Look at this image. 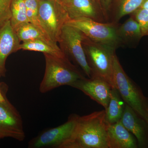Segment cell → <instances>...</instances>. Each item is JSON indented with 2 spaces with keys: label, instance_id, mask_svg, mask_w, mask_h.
Segmentation results:
<instances>
[{
  "label": "cell",
  "instance_id": "7",
  "mask_svg": "<svg viewBox=\"0 0 148 148\" xmlns=\"http://www.w3.org/2000/svg\"><path fill=\"white\" fill-rule=\"evenodd\" d=\"M83 33L79 29L66 24L62 29L59 43L66 55L71 56L88 78H90L92 75V71L88 63L83 47Z\"/></svg>",
  "mask_w": 148,
  "mask_h": 148
},
{
  "label": "cell",
  "instance_id": "8",
  "mask_svg": "<svg viewBox=\"0 0 148 148\" xmlns=\"http://www.w3.org/2000/svg\"><path fill=\"white\" fill-rule=\"evenodd\" d=\"M78 115H70L68 120L59 126L47 130L32 139L29 148H61L73 132Z\"/></svg>",
  "mask_w": 148,
  "mask_h": 148
},
{
  "label": "cell",
  "instance_id": "27",
  "mask_svg": "<svg viewBox=\"0 0 148 148\" xmlns=\"http://www.w3.org/2000/svg\"><path fill=\"white\" fill-rule=\"evenodd\" d=\"M58 1H60L64 6H66L69 3V0H58Z\"/></svg>",
  "mask_w": 148,
  "mask_h": 148
},
{
  "label": "cell",
  "instance_id": "19",
  "mask_svg": "<svg viewBox=\"0 0 148 148\" xmlns=\"http://www.w3.org/2000/svg\"><path fill=\"white\" fill-rule=\"evenodd\" d=\"M21 49L42 52L44 54H49L58 58H68L61 48L54 47L45 42L39 40L22 42L20 45Z\"/></svg>",
  "mask_w": 148,
  "mask_h": 148
},
{
  "label": "cell",
  "instance_id": "18",
  "mask_svg": "<svg viewBox=\"0 0 148 148\" xmlns=\"http://www.w3.org/2000/svg\"><path fill=\"white\" fill-rule=\"evenodd\" d=\"M125 103L115 88H112L108 107L105 109L106 120L109 124L120 121L124 112Z\"/></svg>",
  "mask_w": 148,
  "mask_h": 148
},
{
  "label": "cell",
  "instance_id": "21",
  "mask_svg": "<svg viewBox=\"0 0 148 148\" xmlns=\"http://www.w3.org/2000/svg\"><path fill=\"white\" fill-rule=\"evenodd\" d=\"M39 0H25L27 16L29 22L42 30L39 20Z\"/></svg>",
  "mask_w": 148,
  "mask_h": 148
},
{
  "label": "cell",
  "instance_id": "14",
  "mask_svg": "<svg viewBox=\"0 0 148 148\" xmlns=\"http://www.w3.org/2000/svg\"><path fill=\"white\" fill-rule=\"evenodd\" d=\"M108 140L109 148H137L138 142L120 121L108 124Z\"/></svg>",
  "mask_w": 148,
  "mask_h": 148
},
{
  "label": "cell",
  "instance_id": "30",
  "mask_svg": "<svg viewBox=\"0 0 148 148\" xmlns=\"http://www.w3.org/2000/svg\"><path fill=\"white\" fill-rule=\"evenodd\" d=\"M39 1H41V0H39Z\"/></svg>",
  "mask_w": 148,
  "mask_h": 148
},
{
  "label": "cell",
  "instance_id": "9",
  "mask_svg": "<svg viewBox=\"0 0 148 148\" xmlns=\"http://www.w3.org/2000/svg\"><path fill=\"white\" fill-rule=\"evenodd\" d=\"M5 138L19 141L25 138L21 115L7 99L0 103V139Z\"/></svg>",
  "mask_w": 148,
  "mask_h": 148
},
{
  "label": "cell",
  "instance_id": "10",
  "mask_svg": "<svg viewBox=\"0 0 148 148\" xmlns=\"http://www.w3.org/2000/svg\"><path fill=\"white\" fill-rule=\"evenodd\" d=\"M70 86L83 92L106 109L108 105L112 88L100 77H92L79 79Z\"/></svg>",
  "mask_w": 148,
  "mask_h": 148
},
{
  "label": "cell",
  "instance_id": "6",
  "mask_svg": "<svg viewBox=\"0 0 148 148\" xmlns=\"http://www.w3.org/2000/svg\"><path fill=\"white\" fill-rule=\"evenodd\" d=\"M67 24L75 27L95 42L116 49L122 47L117 35L119 23L101 22L86 17L70 19Z\"/></svg>",
  "mask_w": 148,
  "mask_h": 148
},
{
  "label": "cell",
  "instance_id": "13",
  "mask_svg": "<svg viewBox=\"0 0 148 148\" xmlns=\"http://www.w3.org/2000/svg\"><path fill=\"white\" fill-rule=\"evenodd\" d=\"M65 7L71 19L86 17L106 22L101 8L94 0H69Z\"/></svg>",
  "mask_w": 148,
  "mask_h": 148
},
{
  "label": "cell",
  "instance_id": "26",
  "mask_svg": "<svg viewBox=\"0 0 148 148\" xmlns=\"http://www.w3.org/2000/svg\"><path fill=\"white\" fill-rule=\"evenodd\" d=\"M140 8L145 9L148 11V0H145Z\"/></svg>",
  "mask_w": 148,
  "mask_h": 148
},
{
  "label": "cell",
  "instance_id": "5",
  "mask_svg": "<svg viewBox=\"0 0 148 148\" xmlns=\"http://www.w3.org/2000/svg\"><path fill=\"white\" fill-rule=\"evenodd\" d=\"M38 16L43 31L59 42L62 29L71 19L65 6L58 0L40 1Z\"/></svg>",
  "mask_w": 148,
  "mask_h": 148
},
{
  "label": "cell",
  "instance_id": "1",
  "mask_svg": "<svg viewBox=\"0 0 148 148\" xmlns=\"http://www.w3.org/2000/svg\"><path fill=\"white\" fill-rule=\"evenodd\" d=\"M105 110L79 116L73 132L61 148H109Z\"/></svg>",
  "mask_w": 148,
  "mask_h": 148
},
{
  "label": "cell",
  "instance_id": "2",
  "mask_svg": "<svg viewBox=\"0 0 148 148\" xmlns=\"http://www.w3.org/2000/svg\"><path fill=\"white\" fill-rule=\"evenodd\" d=\"M44 54L45 72L39 87L42 93L49 92L62 86H70L78 79L84 77L68 58H58L48 54Z\"/></svg>",
  "mask_w": 148,
  "mask_h": 148
},
{
  "label": "cell",
  "instance_id": "23",
  "mask_svg": "<svg viewBox=\"0 0 148 148\" xmlns=\"http://www.w3.org/2000/svg\"><path fill=\"white\" fill-rule=\"evenodd\" d=\"M12 1V0H0V27L10 20Z\"/></svg>",
  "mask_w": 148,
  "mask_h": 148
},
{
  "label": "cell",
  "instance_id": "3",
  "mask_svg": "<svg viewBox=\"0 0 148 148\" xmlns=\"http://www.w3.org/2000/svg\"><path fill=\"white\" fill-rule=\"evenodd\" d=\"M113 80L114 88L125 104L148 124V98L124 71L116 52L113 56Z\"/></svg>",
  "mask_w": 148,
  "mask_h": 148
},
{
  "label": "cell",
  "instance_id": "24",
  "mask_svg": "<svg viewBox=\"0 0 148 148\" xmlns=\"http://www.w3.org/2000/svg\"><path fill=\"white\" fill-rule=\"evenodd\" d=\"M113 0H98L99 5L103 14L106 22L108 21L109 14Z\"/></svg>",
  "mask_w": 148,
  "mask_h": 148
},
{
  "label": "cell",
  "instance_id": "16",
  "mask_svg": "<svg viewBox=\"0 0 148 148\" xmlns=\"http://www.w3.org/2000/svg\"><path fill=\"white\" fill-rule=\"evenodd\" d=\"M145 0H113L109 12L108 21L119 22L123 16L130 14L140 8Z\"/></svg>",
  "mask_w": 148,
  "mask_h": 148
},
{
  "label": "cell",
  "instance_id": "20",
  "mask_svg": "<svg viewBox=\"0 0 148 148\" xmlns=\"http://www.w3.org/2000/svg\"><path fill=\"white\" fill-rule=\"evenodd\" d=\"M10 11L11 24L14 30L21 24L29 22L27 16L25 0H12Z\"/></svg>",
  "mask_w": 148,
  "mask_h": 148
},
{
  "label": "cell",
  "instance_id": "11",
  "mask_svg": "<svg viewBox=\"0 0 148 148\" xmlns=\"http://www.w3.org/2000/svg\"><path fill=\"white\" fill-rule=\"evenodd\" d=\"M120 121L135 136L138 147L148 148V123L127 104Z\"/></svg>",
  "mask_w": 148,
  "mask_h": 148
},
{
  "label": "cell",
  "instance_id": "17",
  "mask_svg": "<svg viewBox=\"0 0 148 148\" xmlns=\"http://www.w3.org/2000/svg\"><path fill=\"white\" fill-rule=\"evenodd\" d=\"M20 42L39 40L49 44L54 47H59L47 34L41 29L28 22L21 24L14 30Z\"/></svg>",
  "mask_w": 148,
  "mask_h": 148
},
{
  "label": "cell",
  "instance_id": "4",
  "mask_svg": "<svg viewBox=\"0 0 148 148\" xmlns=\"http://www.w3.org/2000/svg\"><path fill=\"white\" fill-rule=\"evenodd\" d=\"M82 46L92 71L91 77L101 78L114 88L113 56L116 49L95 42L84 34Z\"/></svg>",
  "mask_w": 148,
  "mask_h": 148
},
{
  "label": "cell",
  "instance_id": "22",
  "mask_svg": "<svg viewBox=\"0 0 148 148\" xmlns=\"http://www.w3.org/2000/svg\"><path fill=\"white\" fill-rule=\"evenodd\" d=\"M130 14L140 25L143 37L148 36V11L140 8Z\"/></svg>",
  "mask_w": 148,
  "mask_h": 148
},
{
  "label": "cell",
  "instance_id": "29",
  "mask_svg": "<svg viewBox=\"0 0 148 148\" xmlns=\"http://www.w3.org/2000/svg\"><path fill=\"white\" fill-rule=\"evenodd\" d=\"M1 74H0V77H1Z\"/></svg>",
  "mask_w": 148,
  "mask_h": 148
},
{
  "label": "cell",
  "instance_id": "28",
  "mask_svg": "<svg viewBox=\"0 0 148 148\" xmlns=\"http://www.w3.org/2000/svg\"><path fill=\"white\" fill-rule=\"evenodd\" d=\"M94 1H95L98 4V5H99V3H98V0H94Z\"/></svg>",
  "mask_w": 148,
  "mask_h": 148
},
{
  "label": "cell",
  "instance_id": "25",
  "mask_svg": "<svg viewBox=\"0 0 148 148\" xmlns=\"http://www.w3.org/2000/svg\"><path fill=\"white\" fill-rule=\"evenodd\" d=\"M4 84L3 83L0 84V103L5 102L7 98L6 97L5 93L3 92L2 87Z\"/></svg>",
  "mask_w": 148,
  "mask_h": 148
},
{
  "label": "cell",
  "instance_id": "12",
  "mask_svg": "<svg viewBox=\"0 0 148 148\" xmlns=\"http://www.w3.org/2000/svg\"><path fill=\"white\" fill-rule=\"evenodd\" d=\"M20 41L10 20L0 27V74L5 75V62L12 53L20 50Z\"/></svg>",
  "mask_w": 148,
  "mask_h": 148
},
{
  "label": "cell",
  "instance_id": "15",
  "mask_svg": "<svg viewBox=\"0 0 148 148\" xmlns=\"http://www.w3.org/2000/svg\"><path fill=\"white\" fill-rule=\"evenodd\" d=\"M116 33L122 47H135L143 37L140 25L131 14L122 24H118Z\"/></svg>",
  "mask_w": 148,
  "mask_h": 148
}]
</instances>
